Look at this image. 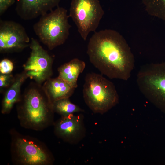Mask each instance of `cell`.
I'll return each instance as SVG.
<instances>
[{"mask_svg": "<svg viewBox=\"0 0 165 165\" xmlns=\"http://www.w3.org/2000/svg\"><path fill=\"white\" fill-rule=\"evenodd\" d=\"M87 53L90 63L110 79L127 81L135 65L134 57L124 38L117 31L95 32L89 39Z\"/></svg>", "mask_w": 165, "mask_h": 165, "instance_id": "obj_1", "label": "cell"}, {"mask_svg": "<svg viewBox=\"0 0 165 165\" xmlns=\"http://www.w3.org/2000/svg\"><path fill=\"white\" fill-rule=\"evenodd\" d=\"M17 104V118L23 127L41 131L53 125L52 104L42 87L29 88Z\"/></svg>", "mask_w": 165, "mask_h": 165, "instance_id": "obj_2", "label": "cell"}, {"mask_svg": "<svg viewBox=\"0 0 165 165\" xmlns=\"http://www.w3.org/2000/svg\"><path fill=\"white\" fill-rule=\"evenodd\" d=\"M11 160L17 165H52L55 158L46 145L38 139L10 130Z\"/></svg>", "mask_w": 165, "mask_h": 165, "instance_id": "obj_3", "label": "cell"}, {"mask_svg": "<svg viewBox=\"0 0 165 165\" xmlns=\"http://www.w3.org/2000/svg\"><path fill=\"white\" fill-rule=\"evenodd\" d=\"M84 101L94 113L103 114L115 106L119 96L113 83L102 75H86L82 90Z\"/></svg>", "mask_w": 165, "mask_h": 165, "instance_id": "obj_4", "label": "cell"}, {"mask_svg": "<svg viewBox=\"0 0 165 165\" xmlns=\"http://www.w3.org/2000/svg\"><path fill=\"white\" fill-rule=\"evenodd\" d=\"M67 10L59 6L40 16L33 26L40 41L50 50L63 44L68 38L71 25Z\"/></svg>", "mask_w": 165, "mask_h": 165, "instance_id": "obj_5", "label": "cell"}, {"mask_svg": "<svg viewBox=\"0 0 165 165\" xmlns=\"http://www.w3.org/2000/svg\"><path fill=\"white\" fill-rule=\"evenodd\" d=\"M136 81L143 95L165 114V61L142 66Z\"/></svg>", "mask_w": 165, "mask_h": 165, "instance_id": "obj_6", "label": "cell"}, {"mask_svg": "<svg viewBox=\"0 0 165 165\" xmlns=\"http://www.w3.org/2000/svg\"><path fill=\"white\" fill-rule=\"evenodd\" d=\"M105 14L99 0H71L69 17L86 41L89 34L95 32Z\"/></svg>", "mask_w": 165, "mask_h": 165, "instance_id": "obj_7", "label": "cell"}, {"mask_svg": "<svg viewBox=\"0 0 165 165\" xmlns=\"http://www.w3.org/2000/svg\"><path fill=\"white\" fill-rule=\"evenodd\" d=\"M29 46L31 52L24 65V72L28 78L40 84L50 78L52 75L53 58L33 38L31 39Z\"/></svg>", "mask_w": 165, "mask_h": 165, "instance_id": "obj_8", "label": "cell"}, {"mask_svg": "<svg viewBox=\"0 0 165 165\" xmlns=\"http://www.w3.org/2000/svg\"><path fill=\"white\" fill-rule=\"evenodd\" d=\"M30 38L24 27L10 20L0 21V51H20L29 46Z\"/></svg>", "mask_w": 165, "mask_h": 165, "instance_id": "obj_9", "label": "cell"}, {"mask_svg": "<svg viewBox=\"0 0 165 165\" xmlns=\"http://www.w3.org/2000/svg\"><path fill=\"white\" fill-rule=\"evenodd\" d=\"M84 119V116L82 113L61 116L53 125L54 134L69 144L78 143L86 134Z\"/></svg>", "mask_w": 165, "mask_h": 165, "instance_id": "obj_10", "label": "cell"}, {"mask_svg": "<svg viewBox=\"0 0 165 165\" xmlns=\"http://www.w3.org/2000/svg\"><path fill=\"white\" fill-rule=\"evenodd\" d=\"M61 0H18L16 11L25 20L36 19L59 6Z\"/></svg>", "mask_w": 165, "mask_h": 165, "instance_id": "obj_11", "label": "cell"}, {"mask_svg": "<svg viewBox=\"0 0 165 165\" xmlns=\"http://www.w3.org/2000/svg\"><path fill=\"white\" fill-rule=\"evenodd\" d=\"M42 88L52 104L59 99L69 98L75 89L58 77L54 78H50L47 80L45 82Z\"/></svg>", "mask_w": 165, "mask_h": 165, "instance_id": "obj_12", "label": "cell"}, {"mask_svg": "<svg viewBox=\"0 0 165 165\" xmlns=\"http://www.w3.org/2000/svg\"><path fill=\"white\" fill-rule=\"evenodd\" d=\"M27 78L24 72L14 78L13 82L5 93L2 100L1 109L2 114L9 113L14 105L20 101L21 97V86Z\"/></svg>", "mask_w": 165, "mask_h": 165, "instance_id": "obj_13", "label": "cell"}, {"mask_svg": "<svg viewBox=\"0 0 165 165\" xmlns=\"http://www.w3.org/2000/svg\"><path fill=\"white\" fill-rule=\"evenodd\" d=\"M85 67L86 64L84 61L77 58H74L58 68V77L75 89L78 87V77Z\"/></svg>", "mask_w": 165, "mask_h": 165, "instance_id": "obj_14", "label": "cell"}, {"mask_svg": "<svg viewBox=\"0 0 165 165\" xmlns=\"http://www.w3.org/2000/svg\"><path fill=\"white\" fill-rule=\"evenodd\" d=\"M52 106L54 112L58 114L61 116L84 111V110L79 106L72 102L69 98L57 100L52 103Z\"/></svg>", "mask_w": 165, "mask_h": 165, "instance_id": "obj_15", "label": "cell"}, {"mask_svg": "<svg viewBox=\"0 0 165 165\" xmlns=\"http://www.w3.org/2000/svg\"><path fill=\"white\" fill-rule=\"evenodd\" d=\"M151 15L165 20V0H142Z\"/></svg>", "mask_w": 165, "mask_h": 165, "instance_id": "obj_16", "label": "cell"}, {"mask_svg": "<svg viewBox=\"0 0 165 165\" xmlns=\"http://www.w3.org/2000/svg\"><path fill=\"white\" fill-rule=\"evenodd\" d=\"M13 63L8 59H4L0 62L1 74H7L11 73L13 69Z\"/></svg>", "mask_w": 165, "mask_h": 165, "instance_id": "obj_17", "label": "cell"}, {"mask_svg": "<svg viewBox=\"0 0 165 165\" xmlns=\"http://www.w3.org/2000/svg\"><path fill=\"white\" fill-rule=\"evenodd\" d=\"M14 79L11 74H3L0 73V87L3 88L9 86L13 82Z\"/></svg>", "mask_w": 165, "mask_h": 165, "instance_id": "obj_18", "label": "cell"}, {"mask_svg": "<svg viewBox=\"0 0 165 165\" xmlns=\"http://www.w3.org/2000/svg\"><path fill=\"white\" fill-rule=\"evenodd\" d=\"M15 0H0V14L2 15L13 5Z\"/></svg>", "mask_w": 165, "mask_h": 165, "instance_id": "obj_19", "label": "cell"}]
</instances>
